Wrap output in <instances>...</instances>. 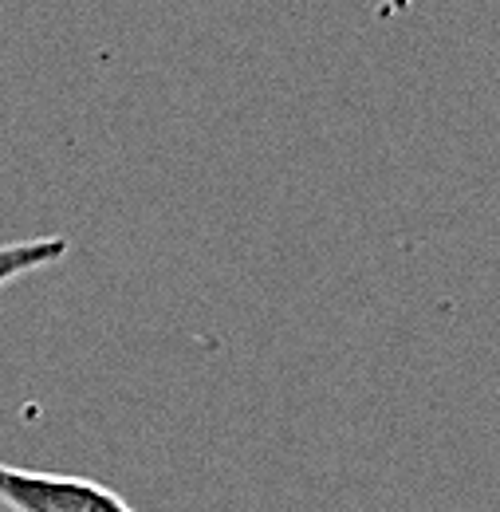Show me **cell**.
I'll list each match as a JSON object with an SVG mask.
<instances>
[{
	"mask_svg": "<svg viewBox=\"0 0 500 512\" xmlns=\"http://www.w3.org/2000/svg\"><path fill=\"white\" fill-rule=\"evenodd\" d=\"M0 505L12 512H134L123 497L99 481L16 469L0 461Z\"/></svg>",
	"mask_w": 500,
	"mask_h": 512,
	"instance_id": "6da1fadb",
	"label": "cell"
},
{
	"mask_svg": "<svg viewBox=\"0 0 500 512\" xmlns=\"http://www.w3.org/2000/svg\"><path fill=\"white\" fill-rule=\"evenodd\" d=\"M71 253L67 237H28V241H0V288L32 276L40 268L60 264L63 256Z\"/></svg>",
	"mask_w": 500,
	"mask_h": 512,
	"instance_id": "7a4b0ae2",
	"label": "cell"
}]
</instances>
